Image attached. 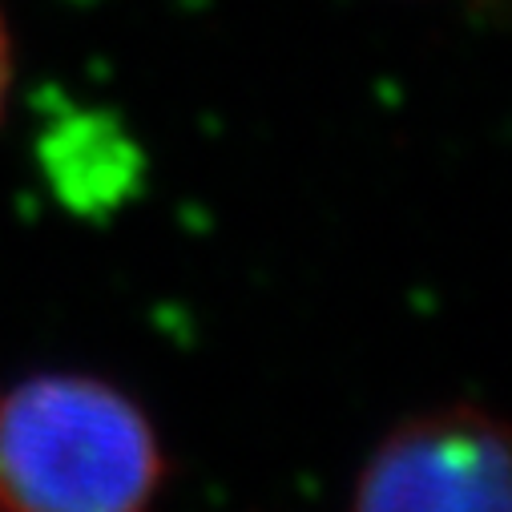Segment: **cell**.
<instances>
[{"label":"cell","mask_w":512,"mask_h":512,"mask_svg":"<svg viewBox=\"0 0 512 512\" xmlns=\"http://www.w3.org/2000/svg\"><path fill=\"white\" fill-rule=\"evenodd\" d=\"M508 436L468 404L404 420L359 468L351 512H512Z\"/></svg>","instance_id":"cell-2"},{"label":"cell","mask_w":512,"mask_h":512,"mask_svg":"<svg viewBox=\"0 0 512 512\" xmlns=\"http://www.w3.org/2000/svg\"><path fill=\"white\" fill-rule=\"evenodd\" d=\"M166 448L117 383L41 371L0 396V512H154Z\"/></svg>","instance_id":"cell-1"},{"label":"cell","mask_w":512,"mask_h":512,"mask_svg":"<svg viewBox=\"0 0 512 512\" xmlns=\"http://www.w3.org/2000/svg\"><path fill=\"white\" fill-rule=\"evenodd\" d=\"M9 97H13V37L5 17H0V117L9 109Z\"/></svg>","instance_id":"cell-3"}]
</instances>
